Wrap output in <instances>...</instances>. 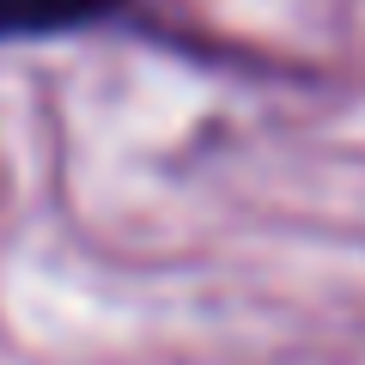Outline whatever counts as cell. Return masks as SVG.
Segmentation results:
<instances>
[{
	"label": "cell",
	"instance_id": "6da1fadb",
	"mask_svg": "<svg viewBox=\"0 0 365 365\" xmlns=\"http://www.w3.org/2000/svg\"><path fill=\"white\" fill-rule=\"evenodd\" d=\"M128 0H0V43H43V37H73L116 19Z\"/></svg>",
	"mask_w": 365,
	"mask_h": 365
}]
</instances>
